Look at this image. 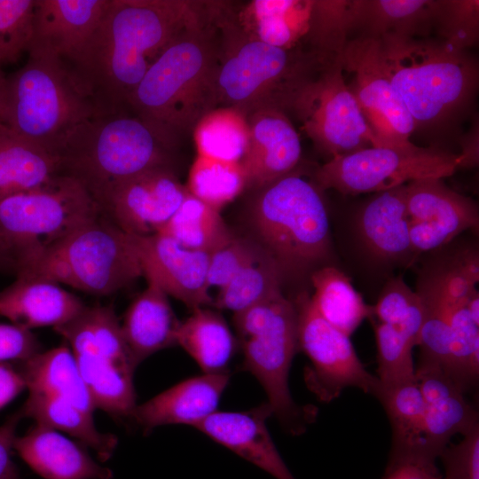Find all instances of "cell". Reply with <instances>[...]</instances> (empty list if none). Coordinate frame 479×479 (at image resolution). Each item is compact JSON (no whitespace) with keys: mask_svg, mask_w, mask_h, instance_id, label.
Wrapping results in <instances>:
<instances>
[{"mask_svg":"<svg viewBox=\"0 0 479 479\" xmlns=\"http://www.w3.org/2000/svg\"><path fill=\"white\" fill-rule=\"evenodd\" d=\"M208 12L209 1L109 0L85 47L65 64L98 114L124 110L160 54Z\"/></svg>","mask_w":479,"mask_h":479,"instance_id":"6da1fadb","label":"cell"},{"mask_svg":"<svg viewBox=\"0 0 479 479\" xmlns=\"http://www.w3.org/2000/svg\"><path fill=\"white\" fill-rule=\"evenodd\" d=\"M214 21L217 107L234 108L246 117L267 109L294 114L310 85L335 61L303 46L281 49L247 35L235 20L232 2L216 3Z\"/></svg>","mask_w":479,"mask_h":479,"instance_id":"7a4b0ae2","label":"cell"},{"mask_svg":"<svg viewBox=\"0 0 479 479\" xmlns=\"http://www.w3.org/2000/svg\"><path fill=\"white\" fill-rule=\"evenodd\" d=\"M218 33L208 16L177 35L148 68L128 107L180 141L217 107Z\"/></svg>","mask_w":479,"mask_h":479,"instance_id":"3957f363","label":"cell"},{"mask_svg":"<svg viewBox=\"0 0 479 479\" xmlns=\"http://www.w3.org/2000/svg\"><path fill=\"white\" fill-rule=\"evenodd\" d=\"M379 41L391 85L414 131H441L467 113L479 77L467 50L431 36L386 35Z\"/></svg>","mask_w":479,"mask_h":479,"instance_id":"277c9868","label":"cell"},{"mask_svg":"<svg viewBox=\"0 0 479 479\" xmlns=\"http://www.w3.org/2000/svg\"><path fill=\"white\" fill-rule=\"evenodd\" d=\"M178 143L153 122L124 109L80 124L59 156L63 173L82 184L98 205L119 182L151 169L172 168Z\"/></svg>","mask_w":479,"mask_h":479,"instance_id":"5b68a950","label":"cell"},{"mask_svg":"<svg viewBox=\"0 0 479 479\" xmlns=\"http://www.w3.org/2000/svg\"><path fill=\"white\" fill-rule=\"evenodd\" d=\"M27 53V63L8 78L4 124L59 156L70 133L98 112L62 60L45 52Z\"/></svg>","mask_w":479,"mask_h":479,"instance_id":"8992f818","label":"cell"},{"mask_svg":"<svg viewBox=\"0 0 479 479\" xmlns=\"http://www.w3.org/2000/svg\"><path fill=\"white\" fill-rule=\"evenodd\" d=\"M101 214L85 186L68 175L1 199L0 259L4 268L18 273Z\"/></svg>","mask_w":479,"mask_h":479,"instance_id":"52a82bcc","label":"cell"},{"mask_svg":"<svg viewBox=\"0 0 479 479\" xmlns=\"http://www.w3.org/2000/svg\"><path fill=\"white\" fill-rule=\"evenodd\" d=\"M251 209L261 246L284 274H300L330 253L327 210L319 188L293 170L259 189Z\"/></svg>","mask_w":479,"mask_h":479,"instance_id":"ba28073f","label":"cell"},{"mask_svg":"<svg viewBox=\"0 0 479 479\" xmlns=\"http://www.w3.org/2000/svg\"><path fill=\"white\" fill-rule=\"evenodd\" d=\"M233 322L244 354V366L261 383L272 414L292 435L303 433L314 420L313 406L297 404L288 375L298 349L297 312L281 290L234 313Z\"/></svg>","mask_w":479,"mask_h":479,"instance_id":"9c48e42d","label":"cell"},{"mask_svg":"<svg viewBox=\"0 0 479 479\" xmlns=\"http://www.w3.org/2000/svg\"><path fill=\"white\" fill-rule=\"evenodd\" d=\"M143 275L130 235L104 214L82 224L17 273L106 295Z\"/></svg>","mask_w":479,"mask_h":479,"instance_id":"30bf717a","label":"cell"},{"mask_svg":"<svg viewBox=\"0 0 479 479\" xmlns=\"http://www.w3.org/2000/svg\"><path fill=\"white\" fill-rule=\"evenodd\" d=\"M475 164L463 152L415 145L396 148L371 146L331 158L317 169L314 177L319 189H334L343 194L380 192L409 182L453 175L459 169Z\"/></svg>","mask_w":479,"mask_h":479,"instance_id":"8fae6325","label":"cell"},{"mask_svg":"<svg viewBox=\"0 0 479 479\" xmlns=\"http://www.w3.org/2000/svg\"><path fill=\"white\" fill-rule=\"evenodd\" d=\"M297 312L298 347L307 355L310 366L305 382L318 400L329 403L349 387L377 397L381 384L357 357L349 336L316 310L310 295L303 292L294 302Z\"/></svg>","mask_w":479,"mask_h":479,"instance_id":"7c38bea8","label":"cell"},{"mask_svg":"<svg viewBox=\"0 0 479 479\" xmlns=\"http://www.w3.org/2000/svg\"><path fill=\"white\" fill-rule=\"evenodd\" d=\"M294 115L315 145L332 158L381 146L346 84L340 56L310 85Z\"/></svg>","mask_w":479,"mask_h":479,"instance_id":"4fadbf2b","label":"cell"},{"mask_svg":"<svg viewBox=\"0 0 479 479\" xmlns=\"http://www.w3.org/2000/svg\"><path fill=\"white\" fill-rule=\"evenodd\" d=\"M342 73L368 125L381 146L413 145V121L395 92L389 77L379 39H348L340 54Z\"/></svg>","mask_w":479,"mask_h":479,"instance_id":"5bb4252c","label":"cell"},{"mask_svg":"<svg viewBox=\"0 0 479 479\" xmlns=\"http://www.w3.org/2000/svg\"><path fill=\"white\" fill-rule=\"evenodd\" d=\"M188 191L172 168L151 169L128 177L102 198V214L125 233H158L178 208Z\"/></svg>","mask_w":479,"mask_h":479,"instance_id":"9a60e30c","label":"cell"},{"mask_svg":"<svg viewBox=\"0 0 479 479\" xmlns=\"http://www.w3.org/2000/svg\"><path fill=\"white\" fill-rule=\"evenodd\" d=\"M412 252L436 248L467 229L478 227V208L471 199L439 178L405 185Z\"/></svg>","mask_w":479,"mask_h":479,"instance_id":"2e32d148","label":"cell"},{"mask_svg":"<svg viewBox=\"0 0 479 479\" xmlns=\"http://www.w3.org/2000/svg\"><path fill=\"white\" fill-rule=\"evenodd\" d=\"M130 237L147 280L192 310L213 303L207 281L209 254L161 233Z\"/></svg>","mask_w":479,"mask_h":479,"instance_id":"e0dca14e","label":"cell"},{"mask_svg":"<svg viewBox=\"0 0 479 479\" xmlns=\"http://www.w3.org/2000/svg\"><path fill=\"white\" fill-rule=\"evenodd\" d=\"M109 0H35L29 51L45 52L64 63L85 47Z\"/></svg>","mask_w":479,"mask_h":479,"instance_id":"ac0fdd59","label":"cell"},{"mask_svg":"<svg viewBox=\"0 0 479 479\" xmlns=\"http://www.w3.org/2000/svg\"><path fill=\"white\" fill-rule=\"evenodd\" d=\"M247 118L249 141L240 163L247 187L261 189L294 170L301 141L288 115L280 111L262 110Z\"/></svg>","mask_w":479,"mask_h":479,"instance_id":"d6986e66","label":"cell"},{"mask_svg":"<svg viewBox=\"0 0 479 479\" xmlns=\"http://www.w3.org/2000/svg\"><path fill=\"white\" fill-rule=\"evenodd\" d=\"M415 379L425 404L428 449L436 459L452 436H464L479 426L478 412L444 368L418 365Z\"/></svg>","mask_w":479,"mask_h":479,"instance_id":"ffe728a7","label":"cell"},{"mask_svg":"<svg viewBox=\"0 0 479 479\" xmlns=\"http://www.w3.org/2000/svg\"><path fill=\"white\" fill-rule=\"evenodd\" d=\"M268 403L247 412H215L193 428L276 479H295L266 427Z\"/></svg>","mask_w":479,"mask_h":479,"instance_id":"44dd1931","label":"cell"},{"mask_svg":"<svg viewBox=\"0 0 479 479\" xmlns=\"http://www.w3.org/2000/svg\"><path fill=\"white\" fill-rule=\"evenodd\" d=\"M229 378L224 372L204 373L183 381L142 404H137L131 418L145 433L163 425L194 427L216 412Z\"/></svg>","mask_w":479,"mask_h":479,"instance_id":"7402d4cb","label":"cell"},{"mask_svg":"<svg viewBox=\"0 0 479 479\" xmlns=\"http://www.w3.org/2000/svg\"><path fill=\"white\" fill-rule=\"evenodd\" d=\"M13 451L45 479H112L111 469L95 461L77 443L57 430L35 424L16 436Z\"/></svg>","mask_w":479,"mask_h":479,"instance_id":"603a6c76","label":"cell"},{"mask_svg":"<svg viewBox=\"0 0 479 479\" xmlns=\"http://www.w3.org/2000/svg\"><path fill=\"white\" fill-rule=\"evenodd\" d=\"M84 306L58 283L39 278L17 276L14 283L0 292V315L27 330L59 326Z\"/></svg>","mask_w":479,"mask_h":479,"instance_id":"cb8c5ba5","label":"cell"},{"mask_svg":"<svg viewBox=\"0 0 479 479\" xmlns=\"http://www.w3.org/2000/svg\"><path fill=\"white\" fill-rule=\"evenodd\" d=\"M436 1H348V39L386 35L429 37L434 31Z\"/></svg>","mask_w":479,"mask_h":479,"instance_id":"d4e9b609","label":"cell"},{"mask_svg":"<svg viewBox=\"0 0 479 479\" xmlns=\"http://www.w3.org/2000/svg\"><path fill=\"white\" fill-rule=\"evenodd\" d=\"M177 319L168 294L154 282L128 308L122 326V335L133 367L155 352L177 344Z\"/></svg>","mask_w":479,"mask_h":479,"instance_id":"484cf974","label":"cell"},{"mask_svg":"<svg viewBox=\"0 0 479 479\" xmlns=\"http://www.w3.org/2000/svg\"><path fill=\"white\" fill-rule=\"evenodd\" d=\"M313 0H252L232 2L239 26L259 41L281 49L302 46L310 25Z\"/></svg>","mask_w":479,"mask_h":479,"instance_id":"4316f807","label":"cell"},{"mask_svg":"<svg viewBox=\"0 0 479 479\" xmlns=\"http://www.w3.org/2000/svg\"><path fill=\"white\" fill-rule=\"evenodd\" d=\"M376 398L382 404L391 428L388 463L407 459L436 461L427 445L425 404L416 379L381 388Z\"/></svg>","mask_w":479,"mask_h":479,"instance_id":"83f0119b","label":"cell"},{"mask_svg":"<svg viewBox=\"0 0 479 479\" xmlns=\"http://www.w3.org/2000/svg\"><path fill=\"white\" fill-rule=\"evenodd\" d=\"M358 230L378 257L398 259L412 253L405 185L377 192L360 210Z\"/></svg>","mask_w":479,"mask_h":479,"instance_id":"f1b7e54d","label":"cell"},{"mask_svg":"<svg viewBox=\"0 0 479 479\" xmlns=\"http://www.w3.org/2000/svg\"><path fill=\"white\" fill-rule=\"evenodd\" d=\"M60 175L65 174L59 155L0 122V200L42 187Z\"/></svg>","mask_w":479,"mask_h":479,"instance_id":"f546056e","label":"cell"},{"mask_svg":"<svg viewBox=\"0 0 479 479\" xmlns=\"http://www.w3.org/2000/svg\"><path fill=\"white\" fill-rule=\"evenodd\" d=\"M54 330L65 338L74 353L99 357L133 374L135 368L112 307L84 306L75 318Z\"/></svg>","mask_w":479,"mask_h":479,"instance_id":"4dcf8cb0","label":"cell"},{"mask_svg":"<svg viewBox=\"0 0 479 479\" xmlns=\"http://www.w3.org/2000/svg\"><path fill=\"white\" fill-rule=\"evenodd\" d=\"M29 392L59 397L92 415L95 406L69 346L38 352L21 362L20 369Z\"/></svg>","mask_w":479,"mask_h":479,"instance_id":"1f68e13d","label":"cell"},{"mask_svg":"<svg viewBox=\"0 0 479 479\" xmlns=\"http://www.w3.org/2000/svg\"><path fill=\"white\" fill-rule=\"evenodd\" d=\"M20 412L22 417L33 419L36 424L63 431L78 439L83 446L93 450L102 462L108 460L117 447L116 436L100 432L92 415L59 397L29 392Z\"/></svg>","mask_w":479,"mask_h":479,"instance_id":"d6a6232c","label":"cell"},{"mask_svg":"<svg viewBox=\"0 0 479 479\" xmlns=\"http://www.w3.org/2000/svg\"><path fill=\"white\" fill-rule=\"evenodd\" d=\"M176 341L204 373L225 372L235 349L234 337L224 318L203 307L192 310L180 322Z\"/></svg>","mask_w":479,"mask_h":479,"instance_id":"836d02e7","label":"cell"},{"mask_svg":"<svg viewBox=\"0 0 479 479\" xmlns=\"http://www.w3.org/2000/svg\"><path fill=\"white\" fill-rule=\"evenodd\" d=\"M315 293L310 301L319 315L348 336L365 318L373 317V308L365 302L350 279L335 267H323L311 274Z\"/></svg>","mask_w":479,"mask_h":479,"instance_id":"e575fe53","label":"cell"},{"mask_svg":"<svg viewBox=\"0 0 479 479\" xmlns=\"http://www.w3.org/2000/svg\"><path fill=\"white\" fill-rule=\"evenodd\" d=\"M158 233L171 238L188 249L209 255L234 236L219 210L189 192Z\"/></svg>","mask_w":479,"mask_h":479,"instance_id":"d590c367","label":"cell"},{"mask_svg":"<svg viewBox=\"0 0 479 479\" xmlns=\"http://www.w3.org/2000/svg\"><path fill=\"white\" fill-rule=\"evenodd\" d=\"M74 355L95 408L114 417L131 418L137 406L133 374L99 357Z\"/></svg>","mask_w":479,"mask_h":479,"instance_id":"8d00e7d4","label":"cell"},{"mask_svg":"<svg viewBox=\"0 0 479 479\" xmlns=\"http://www.w3.org/2000/svg\"><path fill=\"white\" fill-rule=\"evenodd\" d=\"M197 154L229 162H241L248 145L247 118L232 107H216L192 130Z\"/></svg>","mask_w":479,"mask_h":479,"instance_id":"74e56055","label":"cell"},{"mask_svg":"<svg viewBox=\"0 0 479 479\" xmlns=\"http://www.w3.org/2000/svg\"><path fill=\"white\" fill-rule=\"evenodd\" d=\"M284 272L262 246L232 279L219 290L214 304L234 313L244 310L280 290Z\"/></svg>","mask_w":479,"mask_h":479,"instance_id":"f35d334b","label":"cell"},{"mask_svg":"<svg viewBox=\"0 0 479 479\" xmlns=\"http://www.w3.org/2000/svg\"><path fill=\"white\" fill-rule=\"evenodd\" d=\"M417 292L424 304V318L418 344L420 348L418 365H437L449 373L451 328L448 302L436 276L425 280Z\"/></svg>","mask_w":479,"mask_h":479,"instance_id":"ab89813d","label":"cell"},{"mask_svg":"<svg viewBox=\"0 0 479 479\" xmlns=\"http://www.w3.org/2000/svg\"><path fill=\"white\" fill-rule=\"evenodd\" d=\"M185 186L189 193L220 211L242 192L247 179L241 163L197 154Z\"/></svg>","mask_w":479,"mask_h":479,"instance_id":"60d3db41","label":"cell"},{"mask_svg":"<svg viewBox=\"0 0 479 479\" xmlns=\"http://www.w3.org/2000/svg\"><path fill=\"white\" fill-rule=\"evenodd\" d=\"M447 302L451 328L449 373L467 393L478 383L479 324L473 320L465 304Z\"/></svg>","mask_w":479,"mask_h":479,"instance_id":"b9f144b4","label":"cell"},{"mask_svg":"<svg viewBox=\"0 0 479 479\" xmlns=\"http://www.w3.org/2000/svg\"><path fill=\"white\" fill-rule=\"evenodd\" d=\"M373 308L379 322L392 326L418 346L424 304L420 294L412 291L402 276L389 280Z\"/></svg>","mask_w":479,"mask_h":479,"instance_id":"7bdbcfd3","label":"cell"},{"mask_svg":"<svg viewBox=\"0 0 479 479\" xmlns=\"http://www.w3.org/2000/svg\"><path fill=\"white\" fill-rule=\"evenodd\" d=\"M377 346V379L381 388L415 379L412 358L414 344L392 326L373 323Z\"/></svg>","mask_w":479,"mask_h":479,"instance_id":"ee69618b","label":"cell"},{"mask_svg":"<svg viewBox=\"0 0 479 479\" xmlns=\"http://www.w3.org/2000/svg\"><path fill=\"white\" fill-rule=\"evenodd\" d=\"M434 31L436 38L452 47L467 50L475 46L479 35V2L436 1Z\"/></svg>","mask_w":479,"mask_h":479,"instance_id":"f6af8a7d","label":"cell"},{"mask_svg":"<svg viewBox=\"0 0 479 479\" xmlns=\"http://www.w3.org/2000/svg\"><path fill=\"white\" fill-rule=\"evenodd\" d=\"M35 0H0V65L27 52L33 39Z\"/></svg>","mask_w":479,"mask_h":479,"instance_id":"bcb514c9","label":"cell"},{"mask_svg":"<svg viewBox=\"0 0 479 479\" xmlns=\"http://www.w3.org/2000/svg\"><path fill=\"white\" fill-rule=\"evenodd\" d=\"M261 245L233 236L226 244L209 255L207 281L208 287L226 286L250 262Z\"/></svg>","mask_w":479,"mask_h":479,"instance_id":"7dc6e473","label":"cell"},{"mask_svg":"<svg viewBox=\"0 0 479 479\" xmlns=\"http://www.w3.org/2000/svg\"><path fill=\"white\" fill-rule=\"evenodd\" d=\"M444 479H479V426L463 436L456 444L441 452Z\"/></svg>","mask_w":479,"mask_h":479,"instance_id":"c3c4849f","label":"cell"},{"mask_svg":"<svg viewBox=\"0 0 479 479\" xmlns=\"http://www.w3.org/2000/svg\"><path fill=\"white\" fill-rule=\"evenodd\" d=\"M40 351V343L30 330L13 324H0V362H22Z\"/></svg>","mask_w":479,"mask_h":479,"instance_id":"681fc988","label":"cell"},{"mask_svg":"<svg viewBox=\"0 0 479 479\" xmlns=\"http://www.w3.org/2000/svg\"><path fill=\"white\" fill-rule=\"evenodd\" d=\"M382 479H444L436 461L407 459L388 463Z\"/></svg>","mask_w":479,"mask_h":479,"instance_id":"f907efd6","label":"cell"},{"mask_svg":"<svg viewBox=\"0 0 479 479\" xmlns=\"http://www.w3.org/2000/svg\"><path fill=\"white\" fill-rule=\"evenodd\" d=\"M21 418V413L18 412L0 426V479H20L12 452L17 436L16 429Z\"/></svg>","mask_w":479,"mask_h":479,"instance_id":"816d5d0a","label":"cell"},{"mask_svg":"<svg viewBox=\"0 0 479 479\" xmlns=\"http://www.w3.org/2000/svg\"><path fill=\"white\" fill-rule=\"evenodd\" d=\"M444 297L453 303L466 304L475 285L454 266L449 271L436 275Z\"/></svg>","mask_w":479,"mask_h":479,"instance_id":"f5cc1de1","label":"cell"},{"mask_svg":"<svg viewBox=\"0 0 479 479\" xmlns=\"http://www.w3.org/2000/svg\"><path fill=\"white\" fill-rule=\"evenodd\" d=\"M24 389H26V383L20 372L7 362H0V410Z\"/></svg>","mask_w":479,"mask_h":479,"instance_id":"db71d44e","label":"cell"},{"mask_svg":"<svg viewBox=\"0 0 479 479\" xmlns=\"http://www.w3.org/2000/svg\"><path fill=\"white\" fill-rule=\"evenodd\" d=\"M475 285L479 280V260L475 252H463L455 260L453 265Z\"/></svg>","mask_w":479,"mask_h":479,"instance_id":"11a10c76","label":"cell"},{"mask_svg":"<svg viewBox=\"0 0 479 479\" xmlns=\"http://www.w3.org/2000/svg\"><path fill=\"white\" fill-rule=\"evenodd\" d=\"M1 66L2 65H0V122L4 123L8 98V78L4 76Z\"/></svg>","mask_w":479,"mask_h":479,"instance_id":"9f6ffc18","label":"cell"},{"mask_svg":"<svg viewBox=\"0 0 479 479\" xmlns=\"http://www.w3.org/2000/svg\"><path fill=\"white\" fill-rule=\"evenodd\" d=\"M465 305L473 320L479 324V293L477 289L471 293Z\"/></svg>","mask_w":479,"mask_h":479,"instance_id":"6f0895ef","label":"cell"},{"mask_svg":"<svg viewBox=\"0 0 479 479\" xmlns=\"http://www.w3.org/2000/svg\"><path fill=\"white\" fill-rule=\"evenodd\" d=\"M2 267L4 268V265H3L2 261L0 259V268H2Z\"/></svg>","mask_w":479,"mask_h":479,"instance_id":"680465c9","label":"cell"}]
</instances>
